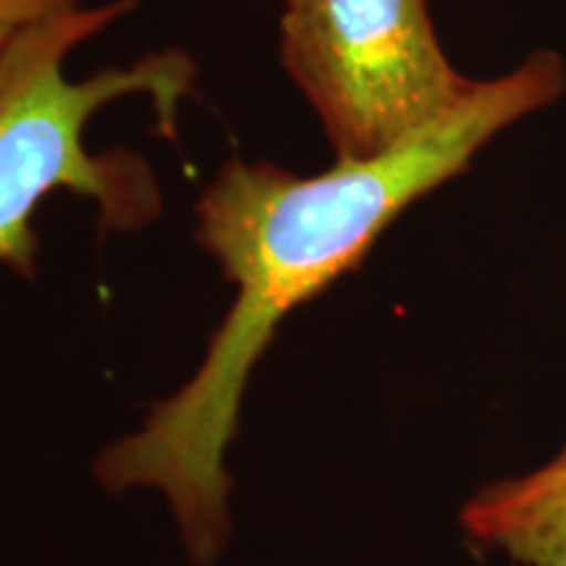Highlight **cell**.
Masks as SVG:
<instances>
[{
	"mask_svg": "<svg viewBox=\"0 0 566 566\" xmlns=\"http://www.w3.org/2000/svg\"><path fill=\"white\" fill-rule=\"evenodd\" d=\"M564 92L562 55L535 51L370 160H336L307 179L273 163H226L197 202L195 237L237 296L192 378L97 457V480L163 493L195 566H216L231 533L226 454L283 317L354 271L409 205L467 171L495 134Z\"/></svg>",
	"mask_w": 566,
	"mask_h": 566,
	"instance_id": "6da1fadb",
	"label": "cell"
},
{
	"mask_svg": "<svg viewBox=\"0 0 566 566\" xmlns=\"http://www.w3.org/2000/svg\"><path fill=\"white\" fill-rule=\"evenodd\" d=\"M281 61L336 160L388 153L475 84L446 59L424 0H283Z\"/></svg>",
	"mask_w": 566,
	"mask_h": 566,
	"instance_id": "3957f363",
	"label": "cell"
},
{
	"mask_svg": "<svg viewBox=\"0 0 566 566\" xmlns=\"http://www.w3.org/2000/svg\"><path fill=\"white\" fill-rule=\"evenodd\" d=\"M462 525L522 566H566V449L525 478L483 488L462 509Z\"/></svg>",
	"mask_w": 566,
	"mask_h": 566,
	"instance_id": "277c9868",
	"label": "cell"
},
{
	"mask_svg": "<svg viewBox=\"0 0 566 566\" xmlns=\"http://www.w3.org/2000/svg\"><path fill=\"white\" fill-rule=\"evenodd\" d=\"M69 9H80V0H0V53L34 21Z\"/></svg>",
	"mask_w": 566,
	"mask_h": 566,
	"instance_id": "5b68a950",
	"label": "cell"
},
{
	"mask_svg": "<svg viewBox=\"0 0 566 566\" xmlns=\"http://www.w3.org/2000/svg\"><path fill=\"white\" fill-rule=\"evenodd\" d=\"M137 0L69 9L21 30L0 53V265L32 279L38 237L32 216L55 189L95 200L105 231H134L160 212L150 171L124 155H90L84 126L126 95H150L166 124L192 90L195 66L168 51L129 69H103L84 82L66 80V59L84 40L126 17Z\"/></svg>",
	"mask_w": 566,
	"mask_h": 566,
	"instance_id": "7a4b0ae2",
	"label": "cell"
}]
</instances>
